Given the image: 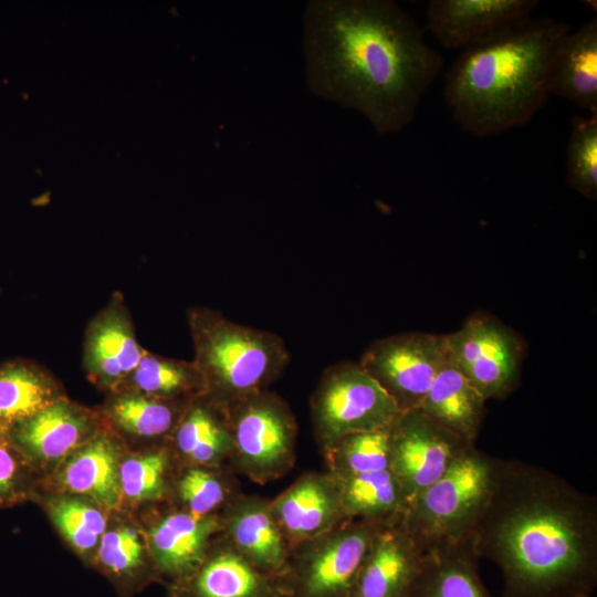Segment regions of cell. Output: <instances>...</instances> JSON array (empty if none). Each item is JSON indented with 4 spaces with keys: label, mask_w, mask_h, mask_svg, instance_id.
Segmentation results:
<instances>
[{
    "label": "cell",
    "mask_w": 597,
    "mask_h": 597,
    "mask_svg": "<svg viewBox=\"0 0 597 597\" xmlns=\"http://www.w3.org/2000/svg\"><path fill=\"white\" fill-rule=\"evenodd\" d=\"M311 92L398 133L443 65L417 22L390 0H312L303 14Z\"/></svg>",
    "instance_id": "6da1fadb"
},
{
    "label": "cell",
    "mask_w": 597,
    "mask_h": 597,
    "mask_svg": "<svg viewBox=\"0 0 597 597\" xmlns=\"http://www.w3.org/2000/svg\"><path fill=\"white\" fill-rule=\"evenodd\" d=\"M471 541L500 567V597H582L597 585V500L547 469L498 458Z\"/></svg>",
    "instance_id": "7a4b0ae2"
},
{
    "label": "cell",
    "mask_w": 597,
    "mask_h": 597,
    "mask_svg": "<svg viewBox=\"0 0 597 597\" xmlns=\"http://www.w3.org/2000/svg\"><path fill=\"white\" fill-rule=\"evenodd\" d=\"M569 31L565 22L530 18L465 48L444 85L461 128L486 137L530 122L551 94L555 55Z\"/></svg>",
    "instance_id": "3957f363"
},
{
    "label": "cell",
    "mask_w": 597,
    "mask_h": 597,
    "mask_svg": "<svg viewBox=\"0 0 597 597\" xmlns=\"http://www.w3.org/2000/svg\"><path fill=\"white\" fill-rule=\"evenodd\" d=\"M187 322L206 395L222 406L269 390L290 362L279 335L232 322L219 311L192 306Z\"/></svg>",
    "instance_id": "277c9868"
},
{
    "label": "cell",
    "mask_w": 597,
    "mask_h": 597,
    "mask_svg": "<svg viewBox=\"0 0 597 597\" xmlns=\"http://www.w3.org/2000/svg\"><path fill=\"white\" fill-rule=\"evenodd\" d=\"M498 458L470 446L409 503L401 525L423 554L470 537L496 475Z\"/></svg>",
    "instance_id": "5b68a950"
},
{
    "label": "cell",
    "mask_w": 597,
    "mask_h": 597,
    "mask_svg": "<svg viewBox=\"0 0 597 597\" xmlns=\"http://www.w3.org/2000/svg\"><path fill=\"white\" fill-rule=\"evenodd\" d=\"M224 407L233 442L229 463L234 473L266 484L292 470L297 423L282 397L264 390Z\"/></svg>",
    "instance_id": "8992f818"
},
{
    "label": "cell",
    "mask_w": 597,
    "mask_h": 597,
    "mask_svg": "<svg viewBox=\"0 0 597 597\" xmlns=\"http://www.w3.org/2000/svg\"><path fill=\"white\" fill-rule=\"evenodd\" d=\"M384 527L346 520L294 547L282 578L285 597H353L363 562Z\"/></svg>",
    "instance_id": "52a82bcc"
},
{
    "label": "cell",
    "mask_w": 597,
    "mask_h": 597,
    "mask_svg": "<svg viewBox=\"0 0 597 597\" xmlns=\"http://www.w3.org/2000/svg\"><path fill=\"white\" fill-rule=\"evenodd\" d=\"M321 452L347 434L387 428L400 412L392 399L354 362L327 367L310 400Z\"/></svg>",
    "instance_id": "ba28073f"
},
{
    "label": "cell",
    "mask_w": 597,
    "mask_h": 597,
    "mask_svg": "<svg viewBox=\"0 0 597 597\" xmlns=\"http://www.w3.org/2000/svg\"><path fill=\"white\" fill-rule=\"evenodd\" d=\"M447 357L446 335L409 332L375 341L358 364L407 411L420 407Z\"/></svg>",
    "instance_id": "9c48e42d"
},
{
    "label": "cell",
    "mask_w": 597,
    "mask_h": 597,
    "mask_svg": "<svg viewBox=\"0 0 597 597\" xmlns=\"http://www.w3.org/2000/svg\"><path fill=\"white\" fill-rule=\"evenodd\" d=\"M450 358L488 399H503L517 386L523 344L506 325L489 314H475L446 335Z\"/></svg>",
    "instance_id": "30bf717a"
},
{
    "label": "cell",
    "mask_w": 597,
    "mask_h": 597,
    "mask_svg": "<svg viewBox=\"0 0 597 597\" xmlns=\"http://www.w3.org/2000/svg\"><path fill=\"white\" fill-rule=\"evenodd\" d=\"M390 470L408 500L439 480L473 444L453 436L419 408L400 411L389 426Z\"/></svg>",
    "instance_id": "8fae6325"
},
{
    "label": "cell",
    "mask_w": 597,
    "mask_h": 597,
    "mask_svg": "<svg viewBox=\"0 0 597 597\" xmlns=\"http://www.w3.org/2000/svg\"><path fill=\"white\" fill-rule=\"evenodd\" d=\"M145 349L122 292L90 320L84 332L82 363L90 380L103 390H116L135 369Z\"/></svg>",
    "instance_id": "7c38bea8"
},
{
    "label": "cell",
    "mask_w": 597,
    "mask_h": 597,
    "mask_svg": "<svg viewBox=\"0 0 597 597\" xmlns=\"http://www.w3.org/2000/svg\"><path fill=\"white\" fill-rule=\"evenodd\" d=\"M102 427L98 412L63 396L7 433L32 467L69 458Z\"/></svg>",
    "instance_id": "4fadbf2b"
},
{
    "label": "cell",
    "mask_w": 597,
    "mask_h": 597,
    "mask_svg": "<svg viewBox=\"0 0 597 597\" xmlns=\"http://www.w3.org/2000/svg\"><path fill=\"white\" fill-rule=\"evenodd\" d=\"M536 0H430L427 28L447 49L468 48L531 18Z\"/></svg>",
    "instance_id": "5bb4252c"
},
{
    "label": "cell",
    "mask_w": 597,
    "mask_h": 597,
    "mask_svg": "<svg viewBox=\"0 0 597 597\" xmlns=\"http://www.w3.org/2000/svg\"><path fill=\"white\" fill-rule=\"evenodd\" d=\"M271 502L272 513L291 551L347 519L328 472H305Z\"/></svg>",
    "instance_id": "9a60e30c"
},
{
    "label": "cell",
    "mask_w": 597,
    "mask_h": 597,
    "mask_svg": "<svg viewBox=\"0 0 597 597\" xmlns=\"http://www.w3.org/2000/svg\"><path fill=\"white\" fill-rule=\"evenodd\" d=\"M221 515V536L252 565L282 583L291 547L272 513L270 500L242 493Z\"/></svg>",
    "instance_id": "2e32d148"
},
{
    "label": "cell",
    "mask_w": 597,
    "mask_h": 597,
    "mask_svg": "<svg viewBox=\"0 0 597 597\" xmlns=\"http://www.w3.org/2000/svg\"><path fill=\"white\" fill-rule=\"evenodd\" d=\"M222 532L221 513L197 515L185 509L166 513L148 532V552L170 584L191 575Z\"/></svg>",
    "instance_id": "e0dca14e"
},
{
    "label": "cell",
    "mask_w": 597,
    "mask_h": 597,
    "mask_svg": "<svg viewBox=\"0 0 597 597\" xmlns=\"http://www.w3.org/2000/svg\"><path fill=\"white\" fill-rule=\"evenodd\" d=\"M171 597H285L280 579L239 554L221 534L201 565L188 577L170 584Z\"/></svg>",
    "instance_id": "ac0fdd59"
},
{
    "label": "cell",
    "mask_w": 597,
    "mask_h": 597,
    "mask_svg": "<svg viewBox=\"0 0 597 597\" xmlns=\"http://www.w3.org/2000/svg\"><path fill=\"white\" fill-rule=\"evenodd\" d=\"M421 558L401 523L381 528L359 569L353 597H409Z\"/></svg>",
    "instance_id": "d6986e66"
},
{
    "label": "cell",
    "mask_w": 597,
    "mask_h": 597,
    "mask_svg": "<svg viewBox=\"0 0 597 597\" xmlns=\"http://www.w3.org/2000/svg\"><path fill=\"white\" fill-rule=\"evenodd\" d=\"M119 452L117 439L102 427L67 458L59 474L61 485L71 493L85 496L100 509L117 507L123 496Z\"/></svg>",
    "instance_id": "ffe728a7"
},
{
    "label": "cell",
    "mask_w": 597,
    "mask_h": 597,
    "mask_svg": "<svg viewBox=\"0 0 597 597\" xmlns=\"http://www.w3.org/2000/svg\"><path fill=\"white\" fill-rule=\"evenodd\" d=\"M168 441L187 465H224L233 449L226 407L207 395L191 400Z\"/></svg>",
    "instance_id": "44dd1931"
},
{
    "label": "cell",
    "mask_w": 597,
    "mask_h": 597,
    "mask_svg": "<svg viewBox=\"0 0 597 597\" xmlns=\"http://www.w3.org/2000/svg\"><path fill=\"white\" fill-rule=\"evenodd\" d=\"M485 401L448 353L419 409L453 436L474 444L483 421Z\"/></svg>",
    "instance_id": "7402d4cb"
},
{
    "label": "cell",
    "mask_w": 597,
    "mask_h": 597,
    "mask_svg": "<svg viewBox=\"0 0 597 597\" xmlns=\"http://www.w3.org/2000/svg\"><path fill=\"white\" fill-rule=\"evenodd\" d=\"M471 535L422 554L409 597H492L484 586Z\"/></svg>",
    "instance_id": "603a6c76"
},
{
    "label": "cell",
    "mask_w": 597,
    "mask_h": 597,
    "mask_svg": "<svg viewBox=\"0 0 597 597\" xmlns=\"http://www.w3.org/2000/svg\"><path fill=\"white\" fill-rule=\"evenodd\" d=\"M551 94L566 98L589 115L597 114V19L562 40L555 55Z\"/></svg>",
    "instance_id": "cb8c5ba5"
},
{
    "label": "cell",
    "mask_w": 597,
    "mask_h": 597,
    "mask_svg": "<svg viewBox=\"0 0 597 597\" xmlns=\"http://www.w3.org/2000/svg\"><path fill=\"white\" fill-rule=\"evenodd\" d=\"M333 478L347 520L383 526L401 523L408 500L391 470Z\"/></svg>",
    "instance_id": "d4e9b609"
},
{
    "label": "cell",
    "mask_w": 597,
    "mask_h": 597,
    "mask_svg": "<svg viewBox=\"0 0 597 597\" xmlns=\"http://www.w3.org/2000/svg\"><path fill=\"white\" fill-rule=\"evenodd\" d=\"M63 396L56 378L39 364L23 358L0 364V429L9 431Z\"/></svg>",
    "instance_id": "484cf974"
},
{
    "label": "cell",
    "mask_w": 597,
    "mask_h": 597,
    "mask_svg": "<svg viewBox=\"0 0 597 597\" xmlns=\"http://www.w3.org/2000/svg\"><path fill=\"white\" fill-rule=\"evenodd\" d=\"M190 401L115 390L98 413L109 427L128 437L168 440Z\"/></svg>",
    "instance_id": "4316f807"
},
{
    "label": "cell",
    "mask_w": 597,
    "mask_h": 597,
    "mask_svg": "<svg viewBox=\"0 0 597 597\" xmlns=\"http://www.w3.org/2000/svg\"><path fill=\"white\" fill-rule=\"evenodd\" d=\"M116 390H129L166 400L190 401L206 395L207 386L193 360L170 358L146 350Z\"/></svg>",
    "instance_id": "83f0119b"
},
{
    "label": "cell",
    "mask_w": 597,
    "mask_h": 597,
    "mask_svg": "<svg viewBox=\"0 0 597 597\" xmlns=\"http://www.w3.org/2000/svg\"><path fill=\"white\" fill-rule=\"evenodd\" d=\"M333 476L390 470L389 427L347 434L322 451Z\"/></svg>",
    "instance_id": "f1b7e54d"
},
{
    "label": "cell",
    "mask_w": 597,
    "mask_h": 597,
    "mask_svg": "<svg viewBox=\"0 0 597 597\" xmlns=\"http://www.w3.org/2000/svg\"><path fill=\"white\" fill-rule=\"evenodd\" d=\"M223 468L187 465L175 484L182 509L197 515L218 514L242 494L238 480Z\"/></svg>",
    "instance_id": "f546056e"
},
{
    "label": "cell",
    "mask_w": 597,
    "mask_h": 597,
    "mask_svg": "<svg viewBox=\"0 0 597 597\" xmlns=\"http://www.w3.org/2000/svg\"><path fill=\"white\" fill-rule=\"evenodd\" d=\"M147 553L140 534L132 526L122 525L105 531L98 544L97 561L109 577L130 588L159 575L149 566Z\"/></svg>",
    "instance_id": "4dcf8cb0"
},
{
    "label": "cell",
    "mask_w": 597,
    "mask_h": 597,
    "mask_svg": "<svg viewBox=\"0 0 597 597\" xmlns=\"http://www.w3.org/2000/svg\"><path fill=\"white\" fill-rule=\"evenodd\" d=\"M171 457L170 448L159 447L121 462L122 495L135 502L164 498L168 491Z\"/></svg>",
    "instance_id": "1f68e13d"
},
{
    "label": "cell",
    "mask_w": 597,
    "mask_h": 597,
    "mask_svg": "<svg viewBox=\"0 0 597 597\" xmlns=\"http://www.w3.org/2000/svg\"><path fill=\"white\" fill-rule=\"evenodd\" d=\"M566 182L589 200L597 198V114L575 116L566 149Z\"/></svg>",
    "instance_id": "d6a6232c"
},
{
    "label": "cell",
    "mask_w": 597,
    "mask_h": 597,
    "mask_svg": "<svg viewBox=\"0 0 597 597\" xmlns=\"http://www.w3.org/2000/svg\"><path fill=\"white\" fill-rule=\"evenodd\" d=\"M50 515L63 537L83 556L98 546L106 530L101 509L83 499H57L50 506Z\"/></svg>",
    "instance_id": "836d02e7"
},
{
    "label": "cell",
    "mask_w": 597,
    "mask_h": 597,
    "mask_svg": "<svg viewBox=\"0 0 597 597\" xmlns=\"http://www.w3.org/2000/svg\"><path fill=\"white\" fill-rule=\"evenodd\" d=\"M31 465L0 429V506L22 501L30 488Z\"/></svg>",
    "instance_id": "e575fe53"
},
{
    "label": "cell",
    "mask_w": 597,
    "mask_h": 597,
    "mask_svg": "<svg viewBox=\"0 0 597 597\" xmlns=\"http://www.w3.org/2000/svg\"><path fill=\"white\" fill-rule=\"evenodd\" d=\"M582 597H593V595H588V596H582Z\"/></svg>",
    "instance_id": "d590c367"
}]
</instances>
